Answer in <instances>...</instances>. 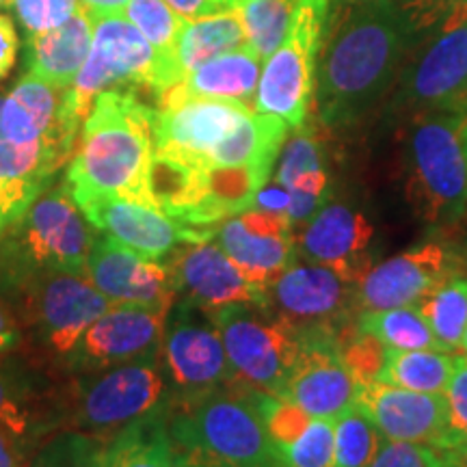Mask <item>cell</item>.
<instances>
[{"mask_svg": "<svg viewBox=\"0 0 467 467\" xmlns=\"http://www.w3.org/2000/svg\"><path fill=\"white\" fill-rule=\"evenodd\" d=\"M465 247H467V244H465Z\"/></svg>", "mask_w": 467, "mask_h": 467, "instance_id": "91938a15", "label": "cell"}, {"mask_svg": "<svg viewBox=\"0 0 467 467\" xmlns=\"http://www.w3.org/2000/svg\"><path fill=\"white\" fill-rule=\"evenodd\" d=\"M467 109L409 119L405 192L416 217L451 225L467 208Z\"/></svg>", "mask_w": 467, "mask_h": 467, "instance_id": "277c9868", "label": "cell"}, {"mask_svg": "<svg viewBox=\"0 0 467 467\" xmlns=\"http://www.w3.org/2000/svg\"><path fill=\"white\" fill-rule=\"evenodd\" d=\"M227 5H230V9H236V5H238V0H227Z\"/></svg>", "mask_w": 467, "mask_h": 467, "instance_id": "11a10c76", "label": "cell"}, {"mask_svg": "<svg viewBox=\"0 0 467 467\" xmlns=\"http://www.w3.org/2000/svg\"><path fill=\"white\" fill-rule=\"evenodd\" d=\"M331 14V0H296L279 48L260 72L254 110L277 115L292 130H303L317 89L318 55Z\"/></svg>", "mask_w": 467, "mask_h": 467, "instance_id": "52a82bcc", "label": "cell"}, {"mask_svg": "<svg viewBox=\"0 0 467 467\" xmlns=\"http://www.w3.org/2000/svg\"><path fill=\"white\" fill-rule=\"evenodd\" d=\"M337 344H340L344 364L348 366L358 385L377 381L388 358V347L379 337L358 329V320H355L347 331H342Z\"/></svg>", "mask_w": 467, "mask_h": 467, "instance_id": "d590c367", "label": "cell"}, {"mask_svg": "<svg viewBox=\"0 0 467 467\" xmlns=\"http://www.w3.org/2000/svg\"><path fill=\"white\" fill-rule=\"evenodd\" d=\"M446 400V422H448V443H454L467 437V355H459L454 372L443 389ZM443 446V448H446Z\"/></svg>", "mask_w": 467, "mask_h": 467, "instance_id": "ab89813d", "label": "cell"}, {"mask_svg": "<svg viewBox=\"0 0 467 467\" xmlns=\"http://www.w3.org/2000/svg\"><path fill=\"white\" fill-rule=\"evenodd\" d=\"M337 5H340V7L344 9V7H358V5H366V3H372V0H336Z\"/></svg>", "mask_w": 467, "mask_h": 467, "instance_id": "f5cc1de1", "label": "cell"}, {"mask_svg": "<svg viewBox=\"0 0 467 467\" xmlns=\"http://www.w3.org/2000/svg\"><path fill=\"white\" fill-rule=\"evenodd\" d=\"M93 443L85 437H63L50 443L31 467H89Z\"/></svg>", "mask_w": 467, "mask_h": 467, "instance_id": "b9f144b4", "label": "cell"}, {"mask_svg": "<svg viewBox=\"0 0 467 467\" xmlns=\"http://www.w3.org/2000/svg\"><path fill=\"white\" fill-rule=\"evenodd\" d=\"M20 342V334H17V327L11 320L9 312L0 306V353H7Z\"/></svg>", "mask_w": 467, "mask_h": 467, "instance_id": "c3c4849f", "label": "cell"}, {"mask_svg": "<svg viewBox=\"0 0 467 467\" xmlns=\"http://www.w3.org/2000/svg\"><path fill=\"white\" fill-rule=\"evenodd\" d=\"M22 288L35 329L58 355H72L85 331L117 306L89 277L76 273H44Z\"/></svg>", "mask_w": 467, "mask_h": 467, "instance_id": "8fae6325", "label": "cell"}, {"mask_svg": "<svg viewBox=\"0 0 467 467\" xmlns=\"http://www.w3.org/2000/svg\"><path fill=\"white\" fill-rule=\"evenodd\" d=\"M165 379L156 359L121 364L87 385L76 407L74 424L80 429H124L134 420L159 411Z\"/></svg>", "mask_w": 467, "mask_h": 467, "instance_id": "9a60e30c", "label": "cell"}, {"mask_svg": "<svg viewBox=\"0 0 467 467\" xmlns=\"http://www.w3.org/2000/svg\"><path fill=\"white\" fill-rule=\"evenodd\" d=\"M16 14L28 35L61 26L80 7V0H14Z\"/></svg>", "mask_w": 467, "mask_h": 467, "instance_id": "74e56055", "label": "cell"}, {"mask_svg": "<svg viewBox=\"0 0 467 467\" xmlns=\"http://www.w3.org/2000/svg\"><path fill=\"white\" fill-rule=\"evenodd\" d=\"M25 435L0 424V467H26Z\"/></svg>", "mask_w": 467, "mask_h": 467, "instance_id": "ee69618b", "label": "cell"}, {"mask_svg": "<svg viewBox=\"0 0 467 467\" xmlns=\"http://www.w3.org/2000/svg\"><path fill=\"white\" fill-rule=\"evenodd\" d=\"M358 284L344 279L334 268L303 262L285 268L271 285V303L296 329L347 331L358 320Z\"/></svg>", "mask_w": 467, "mask_h": 467, "instance_id": "4fadbf2b", "label": "cell"}, {"mask_svg": "<svg viewBox=\"0 0 467 467\" xmlns=\"http://www.w3.org/2000/svg\"><path fill=\"white\" fill-rule=\"evenodd\" d=\"M69 159L66 151L46 145H16L0 132V210L11 225L48 189Z\"/></svg>", "mask_w": 467, "mask_h": 467, "instance_id": "d4e9b609", "label": "cell"}, {"mask_svg": "<svg viewBox=\"0 0 467 467\" xmlns=\"http://www.w3.org/2000/svg\"><path fill=\"white\" fill-rule=\"evenodd\" d=\"M175 14H180L186 22L197 20L202 16L217 14V11L230 9L227 0H165Z\"/></svg>", "mask_w": 467, "mask_h": 467, "instance_id": "f6af8a7d", "label": "cell"}, {"mask_svg": "<svg viewBox=\"0 0 467 467\" xmlns=\"http://www.w3.org/2000/svg\"><path fill=\"white\" fill-rule=\"evenodd\" d=\"M420 26L402 0L348 7L318 63L317 102L327 128H348L370 113L399 80Z\"/></svg>", "mask_w": 467, "mask_h": 467, "instance_id": "6da1fadb", "label": "cell"}, {"mask_svg": "<svg viewBox=\"0 0 467 467\" xmlns=\"http://www.w3.org/2000/svg\"><path fill=\"white\" fill-rule=\"evenodd\" d=\"M0 424L25 437L33 424L31 409H28L25 396H22V389L16 388V383L5 377L3 372H0Z\"/></svg>", "mask_w": 467, "mask_h": 467, "instance_id": "7bdbcfd3", "label": "cell"}, {"mask_svg": "<svg viewBox=\"0 0 467 467\" xmlns=\"http://www.w3.org/2000/svg\"><path fill=\"white\" fill-rule=\"evenodd\" d=\"M385 440L411 441L435 451L446 446L448 422L443 394H424L372 381L359 385L358 402Z\"/></svg>", "mask_w": 467, "mask_h": 467, "instance_id": "603a6c76", "label": "cell"}, {"mask_svg": "<svg viewBox=\"0 0 467 467\" xmlns=\"http://www.w3.org/2000/svg\"><path fill=\"white\" fill-rule=\"evenodd\" d=\"M370 467H448V463L431 446L385 440Z\"/></svg>", "mask_w": 467, "mask_h": 467, "instance_id": "60d3db41", "label": "cell"}, {"mask_svg": "<svg viewBox=\"0 0 467 467\" xmlns=\"http://www.w3.org/2000/svg\"><path fill=\"white\" fill-rule=\"evenodd\" d=\"M459 350H463V355H467V325H465L463 337H461V347H459Z\"/></svg>", "mask_w": 467, "mask_h": 467, "instance_id": "db71d44e", "label": "cell"}, {"mask_svg": "<svg viewBox=\"0 0 467 467\" xmlns=\"http://www.w3.org/2000/svg\"><path fill=\"white\" fill-rule=\"evenodd\" d=\"M167 309L117 303L93 323L72 355L93 366H121L156 359L167 329Z\"/></svg>", "mask_w": 467, "mask_h": 467, "instance_id": "7402d4cb", "label": "cell"}, {"mask_svg": "<svg viewBox=\"0 0 467 467\" xmlns=\"http://www.w3.org/2000/svg\"><path fill=\"white\" fill-rule=\"evenodd\" d=\"M219 247L251 284L271 292V285L295 265L296 236L288 214L251 208L225 219L217 230Z\"/></svg>", "mask_w": 467, "mask_h": 467, "instance_id": "2e32d148", "label": "cell"}, {"mask_svg": "<svg viewBox=\"0 0 467 467\" xmlns=\"http://www.w3.org/2000/svg\"><path fill=\"white\" fill-rule=\"evenodd\" d=\"M96 16H121L130 0H80Z\"/></svg>", "mask_w": 467, "mask_h": 467, "instance_id": "f907efd6", "label": "cell"}, {"mask_svg": "<svg viewBox=\"0 0 467 467\" xmlns=\"http://www.w3.org/2000/svg\"><path fill=\"white\" fill-rule=\"evenodd\" d=\"M426 325L446 350H459L467 325V277L452 275L416 303Z\"/></svg>", "mask_w": 467, "mask_h": 467, "instance_id": "1f68e13d", "label": "cell"}, {"mask_svg": "<svg viewBox=\"0 0 467 467\" xmlns=\"http://www.w3.org/2000/svg\"><path fill=\"white\" fill-rule=\"evenodd\" d=\"M461 260L440 243H424L372 266L355 296L358 314L416 306L437 285L461 273Z\"/></svg>", "mask_w": 467, "mask_h": 467, "instance_id": "5bb4252c", "label": "cell"}, {"mask_svg": "<svg viewBox=\"0 0 467 467\" xmlns=\"http://www.w3.org/2000/svg\"><path fill=\"white\" fill-rule=\"evenodd\" d=\"M296 0H238L247 46L262 61L282 46Z\"/></svg>", "mask_w": 467, "mask_h": 467, "instance_id": "d6a6232c", "label": "cell"}, {"mask_svg": "<svg viewBox=\"0 0 467 467\" xmlns=\"http://www.w3.org/2000/svg\"><path fill=\"white\" fill-rule=\"evenodd\" d=\"M254 400L260 409V416L265 420L268 435H271L277 451L299 440L303 431L307 429V424L312 422V416H309L306 409L295 405L288 399H282V396L254 389Z\"/></svg>", "mask_w": 467, "mask_h": 467, "instance_id": "8d00e7d4", "label": "cell"}, {"mask_svg": "<svg viewBox=\"0 0 467 467\" xmlns=\"http://www.w3.org/2000/svg\"><path fill=\"white\" fill-rule=\"evenodd\" d=\"M383 441V433L361 409H348L336 420L337 467H370Z\"/></svg>", "mask_w": 467, "mask_h": 467, "instance_id": "836d02e7", "label": "cell"}, {"mask_svg": "<svg viewBox=\"0 0 467 467\" xmlns=\"http://www.w3.org/2000/svg\"><path fill=\"white\" fill-rule=\"evenodd\" d=\"M162 355L173 388L184 405L230 388L238 381L227 359L223 340L213 318L200 307L184 303L167 325Z\"/></svg>", "mask_w": 467, "mask_h": 467, "instance_id": "30bf717a", "label": "cell"}, {"mask_svg": "<svg viewBox=\"0 0 467 467\" xmlns=\"http://www.w3.org/2000/svg\"><path fill=\"white\" fill-rule=\"evenodd\" d=\"M358 329L379 337L385 347L399 350L433 348L446 350L426 325L416 306L372 309V312L358 314Z\"/></svg>", "mask_w": 467, "mask_h": 467, "instance_id": "4dcf8cb0", "label": "cell"}, {"mask_svg": "<svg viewBox=\"0 0 467 467\" xmlns=\"http://www.w3.org/2000/svg\"><path fill=\"white\" fill-rule=\"evenodd\" d=\"M454 109H467V0H451L418 35L389 102L407 119Z\"/></svg>", "mask_w": 467, "mask_h": 467, "instance_id": "8992f818", "label": "cell"}, {"mask_svg": "<svg viewBox=\"0 0 467 467\" xmlns=\"http://www.w3.org/2000/svg\"><path fill=\"white\" fill-rule=\"evenodd\" d=\"M17 37L16 28L7 16H0V78L11 72L16 63Z\"/></svg>", "mask_w": 467, "mask_h": 467, "instance_id": "7dc6e473", "label": "cell"}, {"mask_svg": "<svg viewBox=\"0 0 467 467\" xmlns=\"http://www.w3.org/2000/svg\"><path fill=\"white\" fill-rule=\"evenodd\" d=\"M457 358L448 350H399L388 347V358L377 381L424 394H443Z\"/></svg>", "mask_w": 467, "mask_h": 467, "instance_id": "f1b7e54d", "label": "cell"}, {"mask_svg": "<svg viewBox=\"0 0 467 467\" xmlns=\"http://www.w3.org/2000/svg\"><path fill=\"white\" fill-rule=\"evenodd\" d=\"M441 454V459L446 461L448 467H467V437L454 443H448L446 448L437 451Z\"/></svg>", "mask_w": 467, "mask_h": 467, "instance_id": "681fc988", "label": "cell"}, {"mask_svg": "<svg viewBox=\"0 0 467 467\" xmlns=\"http://www.w3.org/2000/svg\"><path fill=\"white\" fill-rule=\"evenodd\" d=\"M184 467H197V465H184Z\"/></svg>", "mask_w": 467, "mask_h": 467, "instance_id": "680465c9", "label": "cell"}, {"mask_svg": "<svg viewBox=\"0 0 467 467\" xmlns=\"http://www.w3.org/2000/svg\"><path fill=\"white\" fill-rule=\"evenodd\" d=\"M288 206H290V192L288 189H284L282 184H273V186H262L255 195L254 208L255 210H265V213H275V214H288Z\"/></svg>", "mask_w": 467, "mask_h": 467, "instance_id": "bcb514c9", "label": "cell"}, {"mask_svg": "<svg viewBox=\"0 0 467 467\" xmlns=\"http://www.w3.org/2000/svg\"><path fill=\"white\" fill-rule=\"evenodd\" d=\"M154 119L156 110L139 102L132 91L109 89L93 100L66 175L76 206L100 197L156 206L150 192Z\"/></svg>", "mask_w": 467, "mask_h": 467, "instance_id": "7a4b0ae2", "label": "cell"}, {"mask_svg": "<svg viewBox=\"0 0 467 467\" xmlns=\"http://www.w3.org/2000/svg\"><path fill=\"white\" fill-rule=\"evenodd\" d=\"M167 268L178 296L206 314L234 303L271 306V292L251 284L213 241L180 244Z\"/></svg>", "mask_w": 467, "mask_h": 467, "instance_id": "d6986e66", "label": "cell"}, {"mask_svg": "<svg viewBox=\"0 0 467 467\" xmlns=\"http://www.w3.org/2000/svg\"><path fill=\"white\" fill-rule=\"evenodd\" d=\"M89 467H180L161 409L126 424L107 446H93Z\"/></svg>", "mask_w": 467, "mask_h": 467, "instance_id": "4316f807", "label": "cell"}, {"mask_svg": "<svg viewBox=\"0 0 467 467\" xmlns=\"http://www.w3.org/2000/svg\"><path fill=\"white\" fill-rule=\"evenodd\" d=\"M375 227L348 203H323L299 238L301 255L358 284L372 268Z\"/></svg>", "mask_w": 467, "mask_h": 467, "instance_id": "44dd1931", "label": "cell"}, {"mask_svg": "<svg viewBox=\"0 0 467 467\" xmlns=\"http://www.w3.org/2000/svg\"><path fill=\"white\" fill-rule=\"evenodd\" d=\"M98 16L83 3L76 14L50 31L28 35L26 74L55 87L69 89L91 52Z\"/></svg>", "mask_w": 467, "mask_h": 467, "instance_id": "cb8c5ba5", "label": "cell"}, {"mask_svg": "<svg viewBox=\"0 0 467 467\" xmlns=\"http://www.w3.org/2000/svg\"><path fill=\"white\" fill-rule=\"evenodd\" d=\"M273 306L234 303L208 314L217 325L238 381L258 392H284L301 350L299 329Z\"/></svg>", "mask_w": 467, "mask_h": 467, "instance_id": "ba28073f", "label": "cell"}, {"mask_svg": "<svg viewBox=\"0 0 467 467\" xmlns=\"http://www.w3.org/2000/svg\"><path fill=\"white\" fill-rule=\"evenodd\" d=\"M89 223L126 247L159 260L180 244L203 243L217 236L219 227L189 225L169 217L165 210L126 197H100L80 206Z\"/></svg>", "mask_w": 467, "mask_h": 467, "instance_id": "e0dca14e", "label": "cell"}, {"mask_svg": "<svg viewBox=\"0 0 467 467\" xmlns=\"http://www.w3.org/2000/svg\"><path fill=\"white\" fill-rule=\"evenodd\" d=\"M323 169L320 162V150L317 139L309 132L296 134L295 139H290V143L285 145L282 161L277 167V184H282L284 189H290L301 175L309 171H318Z\"/></svg>", "mask_w": 467, "mask_h": 467, "instance_id": "f35d334b", "label": "cell"}, {"mask_svg": "<svg viewBox=\"0 0 467 467\" xmlns=\"http://www.w3.org/2000/svg\"><path fill=\"white\" fill-rule=\"evenodd\" d=\"M277 452L284 467H337L336 420L312 418L299 440Z\"/></svg>", "mask_w": 467, "mask_h": 467, "instance_id": "e575fe53", "label": "cell"}, {"mask_svg": "<svg viewBox=\"0 0 467 467\" xmlns=\"http://www.w3.org/2000/svg\"><path fill=\"white\" fill-rule=\"evenodd\" d=\"M465 148H467V132H465Z\"/></svg>", "mask_w": 467, "mask_h": 467, "instance_id": "6f0895ef", "label": "cell"}, {"mask_svg": "<svg viewBox=\"0 0 467 467\" xmlns=\"http://www.w3.org/2000/svg\"><path fill=\"white\" fill-rule=\"evenodd\" d=\"M5 236L7 243L0 251V268L7 282L25 285L44 273L87 275L98 234L63 182L46 189Z\"/></svg>", "mask_w": 467, "mask_h": 467, "instance_id": "5b68a950", "label": "cell"}, {"mask_svg": "<svg viewBox=\"0 0 467 467\" xmlns=\"http://www.w3.org/2000/svg\"><path fill=\"white\" fill-rule=\"evenodd\" d=\"M301 350L282 399L306 409L312 418L337 420L358 402L359 385L344 364L337 331L299 329Z\"/></svg>", "mask_w": 467, "mask_h": 467, "instance_id": "7c38bea8", "label": "cell"}, {"mask_svg": "<svg viewBox=\"0 0 467 467\" xmlns=\"http://www.w3.org/2000/svg\"><path fill=\"white\" fill-rule=\"evenodd\" d=\"M169 435L180 467H284L247 385L184 405Z\"/></svg>", "mask_w": 467, "mask_h": 467, "instance_id": "3957f363", "label": "cell"}, {"mask_svg": "<svg viewBox=\"0 0 467 467\" xmlns=\"http://www.w3.org/2000/svg\"><path fill=\"white\" fill-rule=\"evenodd\" d=\"M9 227H11V221L5 217V213H3V210H0V241H3L5 234L9 232Z\"/></svg>", "mask_w": 467, "mask_h": 467, "instance_id": "816d5d0a", "label": "cell"}, {"mask_svg": "<svg viewBox=\"0 0 467 467\" xmlns=\"http://www.w3.org/2000/svg\"><path fill=\"white\" fill-rule=\"evenodd\" d=\"M251 110L254 109L238 100L214 98H189L162 104L154 119L156 151L206 165L213 150Z\"/></svg>", "mask_w": 467, "mask_h": 467, "instance_id": "ffe728a7", "label": "cell"}, {"mask_svg": "<svg viewBox=\"0 0 467 467\" xmlns=\"http://www.w3.org/2000/svg\"><path fill=\"white\" fill-rule=\"evenodd\" d=\"M126 85H145L156 93L167 91V76L159 52L124 16H98L91 52L69 96L76 113L89 115L102 91Z\"/></svg>", "mask_w": 467, "mask_h": 467, "instance_id": "9c48e42d", "label": "cell"}, {"mask_svg": "<svg viewBox=\"0 0 467 467\" xmlns=\"http://www.w3.org/2000/svg\"><path fill=\"white\" fill-rule=\"evenodd\" d=\"M262 58L249 46L225 52L184 76L182 83L167 89L161 96L162 104H171L189 98H214V100H238L251 107L258 89ZM254 109V107H251Z\"/></svg>", "mask_w": 467, "mask_h": 467, "instance_id": "484cf974", "label": "cell"}, {"mask_svg": "<svg viewBox=\"0 0 467 467\" xmlns=\"http://www.w3.org/2000/svg\"><path fill=\"white\" fill-rule=\"evenodd\" d=\"M9 3V0H0V5H7Z\"/></svg>", "mask_w": 467, "mask_h": 467, "instance_id": "9f6ffc18", "label": "cell"}, {"mask_svg": "<svg viewBox=\"0 0 467 467\" xmlns=\"http://www.w3.org/2000/svg\"><path fill=\"white\" fill-rule=\"evenodd\" d=\"M121 16L159 52L162 66H165L167 89L182 83V72L175 61V50H178L180 35H182L186 25L184 17L175 14L165 0H130Z\"/></svg>", "mask_w": 467, "mask_h": 467, "instance_id": "f546056e", "label": "cell"}, {"mask_svg": "<svg viewBox=\"0 0 467 467\" xmlns=\"http://www.w3.org/2000/svg\"><path fill=\"white\" fill-rule=\"evenodd\" d=\"M87 275L113 303L171 312L178 299L167 265L126 247L104 232L93 241Z\"/></svg>", "mask_w": 467, "mask_h": 467, "instance_id": "ac0fdd59", "label": "cell"}, {"mask_svg": "<svg viewBox=\"0 0 467 467\" xmlns=\"http://www.w3.org/2000/svg\"><path fill=\"white\" fill-rule=\"evenodd\" d=\"M247 46L241 16L236 9L217 11V14L202 16L197 20H189L180 35L175 61L184 76L195 67L203 66L210 58L225 55Z\"/></svg>", "mask_w": 467, "mask_h": 467, "instance_id": "83f0119b", "label": "cell"}]
</instances>
